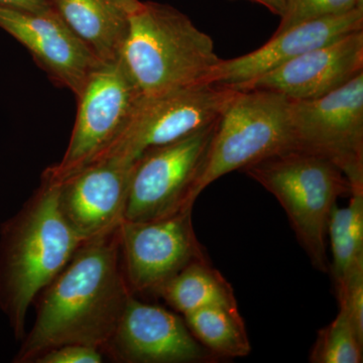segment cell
Instances as JSON below:
<instances>
[{
  "label": "cell",
  "mask_w": 363,
  "mask_h": 363,
  "mask_svg": "<svg viewBox=\"0 0 363 363\" xmlns=\"http://www.w3.org/2000/svg\"><path fill=\"white\" fill-rule=\"evenodd\" d=\"M118 228L84 241L40 291L35 300V324L13 362L33 363L45 351L65 344L104 350L135 296L121 267Z\"/></svg>",
  "instance_id": "cell-1"
},
{
  "label": "cell",
  "mask_w": 363,
  "mask_h": 363,
  "mask_svg": "<svg viewBox=\"0 0 363 363\" xmlns=\"http://www.w3.org/2000/svg\"><path fill=\"white\" fill-rule=\"evenodd\" d=\"M58 189L42 177L37 191L0 225V310L16 340L25 337L37 296L84 242L60 212Z\"/></svg>",
  "instance_id": "cell-2"
},
{
  "label": "cell",
  "mask_w": 363,
  "mask_h": 363,
  "mask_svg": "<svg viewBox=\"0 0 363 363\" xmlns=\"http://www.w3.org/2000/svg\"><path fill=\"white\" fill-rule=\"evenodd\" d=\"M121 63L143 97L208 83L220 62L214 42L175 7L145 1L128 16Z\"/></svg>",
  "instance_id": "cell-3"
},
{
  "label": "cell",
  "mask_w": 363,
  "mask_h": 363,
  "mask_svg": "<svg viewBox=\"0 0 363 363\" xmlns=\"http://www.w3.org/2000/svg\"><path fill=\"white\" fill-rule=\"evenodd\" d=\"M240 172L257 182L285 210L301 247L318 271L329 272L327 229L333 208L353 189L330 160L291 149L245 167Z\"/></svg>",
  "instance_id": "cell-4"
},
{
  "label": "cell",
  "mask_w": 363,
  "mask_h": 363,
  "mask_svg": "<svg viewBox=\"0 0 363 363\" xmlns=\"http://www.w3.org/2000/svg\"><path fill=\"white\" fill-rule=\"evenodd\" d=\"M289 101L264 90H234L208 147L189 197L194 206L203 191L221 177L260 160L296 149L289 121Z\"/></svg>",
  "instance_id": "cell-5"
},
{
  "label": "cell",
  "mask_w": 363,
  "mask_h": 363,
  "mask_svg": "<svg viewBox=\"0 0 363 363\" xmlns=\"http://www.w3.org/2000/svg\"><path fill=\"white\" fill-rule=\"evenodd\" d=\"M142 98L121 60L99 67L77 97V116L63 159L42 177L59 184L100 159L128 125Z\"/></svg>",
  "instance_id": "cell-6"
},
{
  "label": "cell",
  "mask_w": 363,
  "mask_h": 363,
  "mask_svg": "<svg viewBox=\"0 0 363 363\" xmlns=\"http://www.w3.org/2000/svg\"><path fill=\"white\" fill-rule=\"evenodd\" d=\"M289 121L296 149L330 160L363 188V73L324 96L290 100Z\"/></svg>",
  "instance_id": "cell-7"
},
{
  "label": "cell",
  "mask_w": 363,
  "mask_h": 363,
  "mask_svg": "<svg viewBox=\"0 0 363 363\" xmlns=\"http://www.w3.org/2000/svg\"><path fill=\"white\" fill-rule=\"evenodd\" d=\"M233 94L230 88L199 83L143 97L123 133L97 161L114 159L133 164L145 150L215 123Z\"/></svg>",
  "instance_id": "cell-8"
},
{
  "label": "cell",
  "mask_w": 363,
  "mask_h": 363,
  "mask_svg": "<svg viewBox=\"0 0 363 363\" xmlns=\"http://www.w3.org/2000/svg\"><path fill=\"white\" fill-rule=\"evenodd\" d=\"M216 123L176 142L145 150L133 162L124 220H154L193 209L189 197Z\"/></svg>",
  "instance_id": "cell-9"
},
{
  "label": "cell",
  "mask_w": 363,
  "mask_h": 363,
  "mask_svg": "<svg viewBox=\"0 0 363 363\" xmlns=\"http://www.w3.org/2000/svg\"><path fill=\"white\" fill-rule=\"evenodd\" d=\"M192 210L154 220L121 222V267L133 295L155 296L160 286L184 267L208 260L193 227Z\"/></svg>",
  "instance_id": "cell-10"
},
{
  "label": "cell",
  "mask_w": 363,
  "mask_h": 363,
  "mask_svg": "<svg viewBox=\"0 0 363 363\" xmlns=\"http://www.w3.org/2000/svg\"><path fill=\"white\" fill-rule=\"evenodd\" d=\"M123 363H212L218 358L191 333L184 317L131 296L101 350Z\"/></svg>",
  "instance_id": "cell-11"
},
{
  "label": "cell",
  "mask_w": 363,
  "mask_h": 363,
  "mask_svg": "<svg viewBox=\"0 0 363 363\" xmlns=\"http://www.w3.org/2000/svg\"><path fill=\"white\" fill-rule=\"evenodd\" d=\"M133 166L102 159L58 184L60 212L81 240L106 235L124 220Z\"/></svg>",
  "instance_id": "cell-12"
},
{
  "label": "cell",
  "mask_w": 363,
  "mask_h": 363,
  "mask_svg": "<svg viewBox=\"0 0 363 363\" xmlns=\"http://www.w3.org/2000/svg\"><path fill=\"white\" fill-rule=\"evenodd\" d=\"M0 28L32 54L55 84L76 98L104 65L52 9L37 13L0 6Z\"/></svg>",
  "instance_id": "cell-13"
},
{
  "label": "cell",
  "mask_w": 363,
  "mask_h": 363,
  "mask_svg": "<svg viewBox=\"0 0 363 363\" xmlns=\"http://www.w3.org/2000/svg\"><path fill=\"white\" fill-rule=\"evenodd\" d=\"M363 73V30L342 35L296 57L233 90H264L289 100H312Z\"/></svg>",
  "instance_id": "cell-14"
},
{
  "label": "cell",
  "mask_w": 363,
  "mask_h": 363,
  "mask_svg": "<svg viewBox=\"0 0 363 363\" xmlns=\"http://www.w3.org/2000/svg\"><path fill=\"white\" fill-rule=\"evenodd\" d=\"M363 30V9H355L341 16L308 21L272 35L271 40L255 51L221 59L208 83L233 88L260 77L304 52L347 33Z\"/></svg>",
  "instance_id": "cell-15"
},
{
  "label": "cell",
  "mask_w": 363,
  "mask_h": 363,
  "mask_svg": "<svg viewBox=\"0 0 363 363\" xmlns=\"http://www.w3.org/2000/svg\"><path fill=\"white\" fill-rule=\"evenodd\" d=\"M52 11L104 64L121 56L128 16L108 0H48Z\"/></svg>",
  "instance_id": "cell-16"
},
{
  "label": "cell",
  "mask_w": 363,
  "mask_h": 363,
  "mask_svg": "<svg viewBox=\"0 0 363 363\" xmlns=\"http://www.w3.org/2000/svg\"><path fill=\"white\" fill-rule=\"evenodd\" d=\"M155 296L183 316L214 306L238 307L230 283L209 260H199L184 267L160 286Z\"/></svg>",
  "instance_id": "cell-17"
},
{
  "label": "cell",
  "mask_w": 363,
  "mask_h": 363,
  "mask_svg": "<svg viewBox=\"0 0 363 363\" xmlns=\"http://www.w3.org/2000/svg\"><path fill=\"white\" fill-rule=\"evenodd\" d=\"M183 317L191 333L218 359L245 357L252 351L238 307L214 306Z\"/></svg>",
  "instance_id": "cell-18"
},
{
  "label": "cell",
  "mask_w": 363,
  "mask_h": 363,
  "mask_svg": "<svg viewBox=\"0 0 363 363\" xmlns=\"http://www.w3.org/2000/svg\"><path fill=\"white\" fill-rule=\"evenodd\" d=\"M327 238L332 252L329 272L336 288L350 274L363 267V188L352 191L347 206L333 208Z\"/></svg>",
  "instance_id": "cell-19"
},
{
  "label": "cell",
  "mask_w": 363,
  "mask_h": 363,
  "mask_svg": "<svg viewBox=\"0 0 363 363\" xmlns=\"http://www.w3.org/2000/svg\"><path fill=\"white\" fill-rule=\"evenodd\" d=\"M363 338L358 334L347 313L339 312L330 324L318 333L310 353L312 363H362Z\"/></svg>",
  "instance_id": "cell-20"
},
{
  "label": "cell",
  "mask_w": 363,
  "mask_h": 363,
  "mask_svg": "<svg viewBox=\"0 0 363 363\" xmlns=\"http://www.w3.org/2000/svg\"><path fill=\"white\" fill-rule=\"evenodd\" d=\"M355 9V0H286L285 11L274 35L301 23L341 16Z\"/></svg>",
  "instance_id": "cell-21"
},
{
  "label": "cell",
  "mask_w": 363,
  "mask_h": 363,
  "mask_svg": "<svg viewBox=\"0 0 363 363\" xmlns=\"http://www.w3.org/2000/svg\"><path fill=\"white\" fill-rule=\"evenodd\" d=\"M104 354L92 346L65 344L45 351L33 363H101Z\"/></svg>",
  "instance_id": "cell-22"
},
{
  "label": "cell",
  "mask_w": 363,
  "mask_h": 363,
  "mask_svg": "<svg viewBox=\"0 0 363 363\" xmlns=\"http://www.w3.org/2000/svg\"><path fill=\"white\" fill-rule=\"evenodd\" d=\"M0 6L37 13L52 11L48 0H0Z\"/></svg>",
  "instance_id": "cell-23"
},
{
  "label": "cell",
  "mask_w": 363,
  "mask_h": 363,
  "mask_svg": "<svg viewBox=\"0 0 363 363\" xmlns=\"http://www.w3.org/2000/svg\"><path fill=\"white\" fill-rule=\"evenodd\" d=\"M248 1L255 2V4L267 7L271 13L279 16V18L285 11L286 4V0H248Z\"/></svg>",
  "instance_id": "cell-24"
},
{
  "label": "cell",
  "mask_w": 363,
  "mask_h": 363,
  "mask_svg": "<svg viewBox=\"0 0 363 363\" xmlns=\"http://www.w3.org/2000/svg\"><path fill=\"white\" fill-rule=\"evenodd\" d=\"M108 1L121 9L128 16L138 11L143 4L140 0H108Z\"/></svg>",
  "instance_id": "cell-25"
},
{
  "label": "cell",
  "mask_w": 363,
  "mask_h": 363,
  "mask_svg": "<svg viewBox=\"0 0 363 363\" xmlns=\"http://www.w3.org/2000/svg\"><path fill=\"white\" fill-rule=\"evenodd\" d=\"M357 1V9H363V0H355Z\"/></svg>",
  "instance_id": "cell-26"
}]
</instances>
